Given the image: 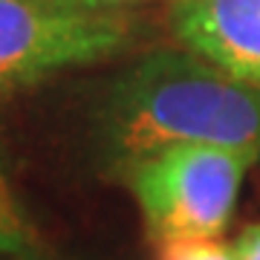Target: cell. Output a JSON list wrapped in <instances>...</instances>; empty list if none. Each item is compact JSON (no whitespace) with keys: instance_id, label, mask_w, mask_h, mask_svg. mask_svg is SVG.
<instances>
[{"instance_id":"6","label":"cell","mask_w":260,"mask_h":260,"mask_svg":"<svg viewBox=\"0 0 260 260\" xmlns=\"http://www.w3.org/2000/svg\"><path fill=\"white\" fill-rule=\"evenodd\" d=\"M153 260H237L234 246L220 237H185V240H156Z\"/></svg>"},{"instance_id":"2","label":"cell","mask_w":260,"mask_h":260,"mask_svg":"<svg viewBox=\"0 0 260 260\" xmlns=\"http://www.w3.org/2000/svg\"><path fill=\"white\" fill-rule=\"evenodd\" d=\"M133 29L110 0H0V99L119 55Z\"/></svg>"},{"instance_id":"5","label":"cell","mask_w":260,"mask_h":260,"mask_svg":"<svg viewBox=\"0 0 260 260\" xmlns=\"http://www.w3.org/2000/svg\"><path fill=\"white\" fill-rule=\"evenodd\" d=\"M38 254H41L38 229L29 220L26 208L20 203L18 191L12 188V179L0 162V257L38 260Z\"/></svg>"},{"instance_id":"1","label":"cell","mask_w":260,"mask_h":260,"mask_svg":"<svg viewBox=\"0 0 260 260\" xmlns=\"http://www.w3.org/2000/svg\"><path fill=\"white\" fill-rule=\"evenodd\" d=\"M116 174L171 145H223L260 156V90L182 47H159L116 75L99 110Z\"/></svg>"},{"instance_id":"7","label":"cell","mask_w":260,"mask_h":260,"mask_svg":"<svg viewBox=\"0 0 260 260\" xmlns=\"http://www.w3.org/2000/svg\"><path fill=\"white\" fill-rule=\"evenodd\" d=\"M234 254L237 260H260V223L246 225L237 240H234Z\"/></svg>"},{"instance_id":"8","label":"cell","mask_w":260,"mask_h":260,"mask_svg":"<svg viewBox=\"0 0 260 260\" xmlns=\"http://www.w3.org/2000/svg\"><path fill=\"white\" fill-rule=\"evenodd\" d=\"M110 3H127V0H110Z\"/></svg>"},{"instance_id":"4","label":"cell","mask_w":260,"mask_h":260,"mask_svg":"<svg viewBox=\"0 0 260 260\" xmlns=\"http://www.w3.org/2000/svg\"><path fill=\"white\" fill-rule=\"evenodd\" d=\"M168 29L182 49L260 90V0H174Z\"/></svg>"},{"instance_id":"3","label":"cell","mask_w":260,"mask_h":260,"mask_svg":"<svg viewBox=\"0 0 260 260\" xmlns=\"http://www.w3.org/2000/svg\"><path fill=\"white\" fill-rule=\"evenodd\" d=\"M257 153L223 145H171L121 171L150 240L220 237Z\"/></svg>"}]
</instances>
